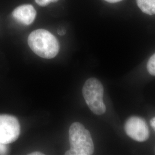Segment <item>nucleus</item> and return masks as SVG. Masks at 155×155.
I'll return each mask as SVG.
<instances>
[{
    "label": "nucleus",
    "mask_w": 155,
    "mask_h": 155,
    "mask_svg": "<svg viewBox=\"0 0 155 155\" xmlns=\"http://www.w3.org/2000/svg\"><path fill=\"white\" fill-rule=\"evenodd\" d=\"M104 93V86L97 78H90L83 85L82 94L84 99L89 109L96 115H102L106 110L103 100Z\"/></svg>",
    "instance_id": "3"
},
{
    "label": "nucleus",
    "mask_w": 155,
    "mask_h": 155,
    "mask_svg": "<svg viewBox=\"0 0 155 155\" xmlns=\"http://www.w3.org/2000/svg\"><path fill=\"white\" fill-rule=\"evenodd\" d=\"M147 68L148 72L152 76H155V53L148 60Z\"/></svg>",
    "instance_id": "8"
},
{
    "label": "nucleus",
    "mask_w": 155,
    "mask_h": 155,
    "mask_svg": "<svg viewBox=\"0 0 155 155\" xmlns=\"http://www.w3.org/2000/svg\"><path fill=\"white\" fill-rule=\"evenodd\" d=\"M7 152V148L6 147V144H2L0 143V154L4 155Z\"/></svg>",
    "instance_id": "10"
},
{
    "label": "nucleus",
    "mask_w": 155,
    "mask_h": 155,
    "mask_svg": "<svg viewBox=\"0 0 155 155\" xmlns=\"http://www.w3.org/2000/svg\"><path fill=\"white\" fill-rule=\"evenodd\" d=\"M105 1L109 2V3H117V2L121 1L122 0H105Z\"/></svg>",
    "instance_id": "12"
},
{
    "label": "nucleus",
    "mask_w": 155,
    "mask_h": 155,
    "mask_svg": "<svg viewBox=\"0 0 155 155\" xmlns=\"http://www.w3.org/2000/svg\"><path fill=\"white\" fill-rule=\"evenodd\" d=\"M137 4L144 13L155 15V0H136Z\"/></svg>",
    "instance_id": "7"
},
{
    "label": "nucleus",
    "mask_w": 155,
    "mask_h": 155,
    "mask_svg": "<svg viewBox=\"0 0 155 155\" xmlns=\"http://www.w3.org/2000/svg\"><path fill=\"white\" fill-rule=\"evenodd\" d=\"M70 150L67 155H91L94 153V146L91 134L79 122H74L69 129Z\"/></svg>",
    "instance_id": "2"
},
{
    "label": "nucleus",
    "mask_w": 155,
    "mask_h": 155,
    "mask_svg": "<svg viewBox=\"0 0 155 155\" xmlns=\"http://www.w3.org/2000/svg\"><path fill=\"white\" fill-rule=\"evenodd\" d=\"M150 124L151 127L153 128V129L155 131V117L152 118L150 121Z\"/></svg>",
    "instance_id": "11"
},
{
    "label": "nucleus",
    "mask_w": 155,
    "mask_h": 155,
    "mask_svg": "<svg viewBox=\"0 0 155 155\" xmlns=\"http://www.w3.org/2000/svg\"><path fill=\"white\" fill-rule=\"evenodd\" d=\"M12 16L17 22L24 25H29L34 21L36 11L31 5H22L17 7L13 11Z\"/></svg>",
    "instance_id": "6"
},
{
    "label": "nucleus",
    "mask_w": 155,
    "mask_h": 155,
    "mask_svg": "<svg viewBox=\"0 0 155 155\" xmlns=\"http://www.w3.org/2000/svg\"><path fill=\"white\" fill-rule=\"evenodd\" d=\"M125 131L127 136L138 142H144L150 137V130L143 118L132 116L125 124Z\"/></svg>",
    "instance_id": "5"
},
{
    "label": "nucleus",
    "mask_w": 155,
    "mask_h": 155,
    "mask_svg": "<svg viewBox=\"0 0 155 155\" xmlns=\"http://www.w3.org/2000/svg\"><path fill=\"white\" fill-rule=\"evenodd\" d=\"M58 0H35L36 2L41 6H45L52 2H55Z\"/></svg>",
    "instance_id": "9"
},
{
    "label": "nucleus",
    "mask_w": 155,
    "mask_h": 155,
    "mask_svg": "<svg viewBox=\"0 0 155 155\" xmlns=\"http://www.w3.org/2000/svg\"><path fill=\"white\" fill-rule=\"evenodd\" d=\"M66 33V32H65V31L64 30H61V31H58V34L59 35H64V34Z\"/></svg>",
    "instance_id": "14"
},
{
    "label": "nucleus",
    "mask_w": 155,
    "mask_h": 155,
    "mask_svg": "<svg viewBox=\"0 0 155 155\" xmlns=\"http://www.w3.org/2000/svg\"><path fill=\"white\" fill-rule=\"evenodd\" d=\"M20 133V125L16 117L0 114V143L9 144L16 141Z\"/></svg>",
    "instance_id": "4"
},
{
    "label": "nucleus",
    "mask_w": 155,
    "mask_h": 155,
    "mask_svg": "<svg viewBox=\"0 0 155 155\" xmlns=\"http://www.w3.org/2000/svg\"><path fill=\"white\" fill-rule=\"evenodd\" d=\"M28 43L35 54L45 59H52L59 51V41L49 31L38 29L30 33Z\"/></svg>",
    "instance_id": "1"
},
{
    "label": "nucleus",
    "mask_w": 155,
    "mask_h": 155,
    "mask_svg": "<svg viewBox=\"0 0 155 155\" xmlns=\"http://www.w3.org/2000/svg\"><path fill=\"white\" fill-rule=\"evenodd\" d=\"M29 155H43L44 154L43 153L39 152H32L31 153H29Z\"/></svg>",
    "instance_id": "13"
}]
</instances>
